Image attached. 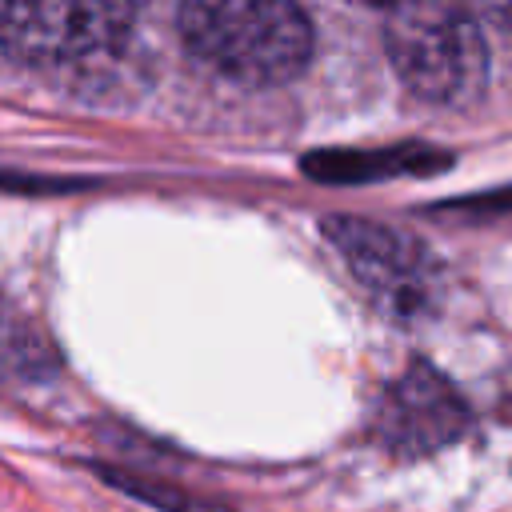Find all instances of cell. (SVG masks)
<instances>
[{
  "label": "cell",
  "mask_w": 512,
  "mask_h": 512,
  "mask_svg": "<svg viewBox=\"0 0 512 512\" xmlns=\"http://www.w3.org/2000/svg\"><path fill=\"white\" fill-rule=\"evenodd\" d=\"M184 48L236 84H284L312 56V24L296 4L272 0H204L184 4Z\"/></svg>",
  "instance_id": "1"
},
{
  "label": "cell",
  "mask_w": 512,
  "mask_h": 512,
  "mask_svg": "<svg viewBox=\"0 0 512 512\" xmlns=\"http://www.w3.org/2000/svg\"><path fill=\"white\" fill-rule=\"evenodd\" d=\"M492 16H496V20H504V24H508V28H512V8H496V12H492Z\"/></svg>",
  "instance_id": "7"
},
{
  "label": "cell",
  "mask_w": 512,
  "mask_h": 512,
  "mask_svg": "<svg viewBox=\"0 0 512 512\" xmlns=\"http://www.w3.org/2000/svg\"><path fill=\"white\" fill-rule=\"evenodd\" d=\"M4 52L32 64L108 56L132 36L124 4H8L0 16Z\"/></svg>",
  "instance_id": "4"
},
{
  "label": "cell",
  "mask_w": 512,
  "mask_h": 512,
  "mask_svg": "<svg viewBox=\"0 0 512 512\" xmlns=\"http://www.w3.org/2000/svg\"><path fill=\"white\" fill-rule=\"evenodd\" d=\"M468 420L472 416L460 392L420 360L388 380L372 408V432L396 456H428L448 448L468 432Z\"/></svg>",
  "instance_id": "5"
},
{
  "label": "cell",
  "mask_w": 512,
  "mask_h": 512,
  "mask_svg": "<svg viewBox=\"0 0 512 512\" xmlns=\"http://www.w3.org/2000/svg\"><path fill=\"white\" fill-rule=\"evenodd\" d=\"M384 52L404 80L428 104L464 108L488 84V44L480 24L444 4H400L384 16Z\"/></svg>",
  "instance_id": "2"
},
{
  "label": "cell",
  "mask_w": 512,
  "mask_h": 512,
  "mask_svg": "<svg viewBox=\"0 0 512 512\" xmlns=\"http://www.w3.org/2000/svg\"><path fill=\"white\" fill-rule=\"evenodd\" d=\"M320 232L380 308L396 316H416L428 308L436 292V260L420 236L364 216H324Z\"/></svg>",
  "instance_id": "3"
},
{
  "label": "cell",
  "mask_w": 512,
  "mask_h": 512,
  "mask_svg": "<svg viewBox=\"0 0 512 512\" xmlns=\"http://www.w3.org/2000/svg\"><path fill=\"white\" fill-rule=\"evenodd\" d=\"M452 156L404 144V148H348V152H312L304 172L316 180H380V176H428L440 172Z\"/></svg>",
  "instance_id": "6"
}]
</instances>
